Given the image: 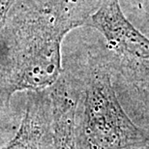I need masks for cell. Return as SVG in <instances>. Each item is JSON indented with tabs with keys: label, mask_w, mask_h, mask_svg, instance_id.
I'll return each instance as SVG.
<instances>
[{
	"label": "cell",
	"mask_w": 149,
	"mask_h": 149,
	"mask_svg": "<svg viewBox=\"0 0 149 149\" xmlns=\"http://www.w3.org/2000/svg\"><path fill=\"white\" fill-rule=\"evenodd\" d=\"M62 74L77 96V149H132L149 144V136L122 108L107 65L91 58L79 77L64 70Z\"/></svg>",
	"instance_id": "cell-1"
},
{
	"label": "cell",
	"mask_w": 149,
	"mask_h": 149,
	"mask_svg": "<svg viewBox=\"0 0 149 149\" xmlns=\"http://www.w3.org/2000/svg\"><path fill=\"white\" fill-rule=\"evenodd\" d=\"M87 26L102 33L108 49L126 69L139 76L149 74V39L127 19L119 0H102Z\"/></svg>",
	"instance_id": "cell-2"
},
{
	"label": "cell",
	"mask_w": 149,
	"mask_h": 149,
	"mask_svg": "<svg viewBox=\"0 0 149 149\" xmlns=\"http://www.w3.org/2000/svg\"><path fill=\"white\" fill-rule=\"evenodd\" d=\"M0 149H54L52 104L49 89L26 92L19 128Z\"/></svg>",
	"instance_id": "cell-3"
},
{
	"label": "cell",
	"mask_w": 149,
	"mask_h": 149,
	"mask_svg": "<svg viewBox=\"0 0 149 149\" xmlns=\"http://www.w3.org/2000/svg\"><path fill=\"white\" fill-rule=\"evenodd\" d=\"M52 104V136L54 149H77L76 112L77 101L73 87L61 74L49 89Z\"/></svg>",
	"instance_id": "cell-4"
},
{
	"label": "cell",
	"mask_w": 149,
	"mask_h": 149,
	"mask_svg": "<svg viewBox=\"0 0 149 149\" xmlns=\"http://www.w3.org/2000/svg\"><path fill=\"white\" fill-rule=\"evenodd\" d=\"M22 111L13 106H0V148L16 134L19 128Z\"/></svg>",
	"instance_id": "cell-5"
},
{
	"label": "cell",
	"mask_w": 149,
	"mask_h": 149,
	"mask_svg": "<svg viewBox=\"0 0 149 149\" xmlns=\"http://www.w3.org/2000/svg\"><path fill=\"white\" fill-rule=\"evenodd\" d=\"M143 149H149V144L147 145V146H146V147H144Z\"/></svg>",
	"instance_id": "cell-6"
}]
</instances>
